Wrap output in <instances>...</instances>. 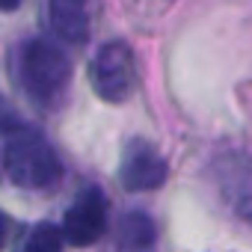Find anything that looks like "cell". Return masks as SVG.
<instances>
[{"label":"cell","mask_w":252,"mask_h":252,"mask_svg":"<svg viewBox=\"0 0 252 252\" xmlns=\"http://www.w3.org/2000/svg\"><path fill=\"white\" fill-rule=\"evenodd\" d=\"M0 169L21 190H51L63 175V163L51 143L42 134L24 128L9 131L0 149Z\"/></svg>","instance_id":"6da1fadb"},{"label":"cell","mask_w":252,"mask_h":252,"mask_svg":"<svg viewBox=\"0 0 252 252\" xmlns=\"http://www.w3.org/2000/svg\"><path fill=\"white\" fill-rule=\"evenodd\" d=\"M18 77L24 92L39 104H54L71 77L68 57L48 39H30L18 51Z\"/></svg>","instance_id":"7a4b0ae2"},{"label":"cell","mask_w":252,"mask_h":252,"mask_svg":"<svg viewBox=\"0 0 252 252\" xmlns=\"http://www.w3.org/2000/svg\"><path fill=\"white\" fill-rule=\"evenodd\" d=\"M92 89L101 101L107 104H122L128 101L137 89V60L131 45L125 42H107L98 48L89 65Z\"/></svg>","instance_id":"3957f363"},{"label":"cell","mask_w":252,"mask_h":252,"mask_svg":"<svg viewBox=\"0 0 252 252\" xmlns=\"http://www.w3.org/2000/svg\"><path fill=\"white\" fill-rule=\"evenodd\" d=\"M214 184L222 202L246 222H252V155L228 152L214 160Z\"/></svg>","instance_id":"277c9868"},{"label":"cell","mask_w":252,"mask_h":252,"mask_svg":"<svg viewBox=\"0 0 252 252\" xmlns=\"http://www.w3.org/2000/svg\"><path fill=\"white\" fill-rule=\"evenodd\" d=\"M104 225H107V202H104V193L98 187H86L74 205L65 211V220H63V240H68L71 246H92L101 234H104Z\"/></svg>","instance_id":"5b68a950"},{"label":"cell","mask_w":252,"mask_h":252,"mask_svg":"<svg viewBox=\"0 0 252 252\" xmlns=\"http://www.w3.org/2000/svg\"><path fill=\"white\" fill-rule=\"evenodd\" d=\"M122 184L125 190L131 193H146V190H158L166 175H169V166L163 160V155L152 146V143H131L125 149V158H122Z\"/></svg>","instance_id":"8992f818"},{"label":"cell","mask_w":252,"mask_h":252,"mask_svg":"<svg viewBox=\"0 0 252 252\" xmlns=\"http://www.w3.org/2000/svg\"><path fill=\"white\" fill-rule=\"evenodd\" d=\"M48 21L54 36L65 45H83L89 39L86 0H48Z\"/></svg>","instance_id":"52a82bcc"},{"label":"cell","mask_w":252,"mask_h":252,"mask_svg":"<svg viewBox=\"0 0 252 252\" xmlns=\"http://www.w3.org/2000/svg\"><path fill=\"white\" fill-rule=\"evenodd\" d=\"M155 246V222L143 211H131L119 225V249L122 252H152Z\"/></svg>","instance_id":"ba28073f"},{"label":"cell","mask_w":252,"mask_h":252,"mask_svg":"<svg viewBox=\"0 0 252 252\" xmlns=\"http://www.w3.org/2000/svg\"><path fill=\"white\" fill-rule=\"evenodd\" d=\"M60 249H63V231L51 222L36 225L24 243V252H60Z\"/></svg>","instance_id":"9c48e42d"},{"label":"cell","mask_w":252,"mask_h":252,"mask_svg":"<svg viewBox=\"0 0 252 252\" xmlns=\"http://www.w3.org/2000/svg\"><path fill=\"white\" fill-rule=\"evenodd\" d=\"M9 128H15V119H12V113H9L6 101L0 98V131H3V134H9Z\"/></svg>","instance_id":"30bf717a"},{"label":"cell","mask_w":252,"mask_h":252,"mask_svg":"<svg viewBox=\"0 0 252 252\" xmlns=\"http://www.w3.org/2000/svg\"><path fill=\"white\" fill-rule=\"evenodd\" d=\"M18 6H21V0H0V9H3V12H12Z\"/></svg>","instance_id":"8fae6325"},{"label":"cell","mask_w":252,"mask_h":252,"mask_svg":"<svg viewBox=\"0 0 252 252\" xmlns=\"http://www.w3.org/2000/svg\"><path fill=\"white\" fill-rule=\"evenodd\" d=\"M3 237H6V231H3V220H0V246H3Z\"/></svg>","instance_id":"7c38bea8"}]
</instances>
